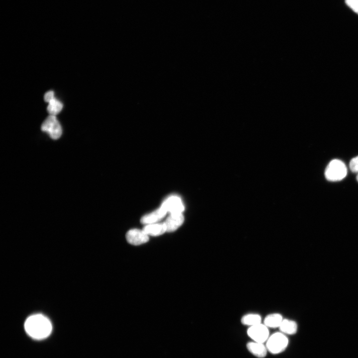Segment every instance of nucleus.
<instances>
[{
	"instance_id": "1",
	"label": "nucleus",
	"mask_w": 358,
	"mask_h": 358,
	"mask_svg": "<svg viewBox=\"0 0 358 358\" xmlns=\"http://www.w3.org/2000/svg\"><path fill=\"white\" fill-rule=\"evenodd\" d=\"M24 329L30 337L41 340L50 335L52 326L48 318L38 314L32 315L27 318L24 323Z\"/></svg>"
},
{
	"instance_id": "2",
	"label": "nucleus",
	"mask_w": 358,
	"mask_h": 358,
	"mask_svg": "<svg viewBox=\"0 0 358 358\" xmlns=\"http://www.w3.org/2000/svg\"><path fill=\"white\" fill-rule=\"evenodd\" d=\"M347 169L345 164L341 160L334 159L328 165L325 171L326 179L331 181H339L347 175Z\"/></svg>"
},
{
	"instance_id": "3",
	"label": "nucleus",
	"mask_w": 358,
	"mask_h": 358,
	"mask_svg": "<svg viewBox=\"0 0 358 358\" xmlns=\"http://www.w3.org/2000/svg\"><path fill=\"white\" fill-rule=\"evenodd\" d=\"M288 344L287 338L280 332L275 333L269 336L266 346L268 352L273 354H277L284 351Z\"/></svg>"
},
{
	"instance_id": "4",
	"label": "nucleus",
	"mask_w": 358,
	"mask_h": 358,
	"mask_svg": "<svg viewBox=\"0 0 358 358\" xmlns=\"http://www.w3.org/2000/svg\"><path fill=\"white\" fill-rule=\"evenodd\" d=\"M41 130L46 132L54 140L59 139L62 134V129L55 115H49L41 125Z\"/></svg>"
},
{
	"instance_id": "5",
	"label": "nucleus",
	"mask_w": 358,
	"mask_h": 358,
	"mask_svg": "<svg viewBox=\"0 0 358 358\" xmlns=\"http://www.w3.org/2000/svg\"><path fill=\"white\" fill-rule=\"evenodd\" d=\"M247 334L254 341L262 343L267 342L269 337L268 327L262 323L250 327Z\"/></svg>"
},
{
	"instance_id": "6",
	"label": "nucleus",
	"mask_w": 358,
	"mask_h": 358,
	"mask_svg": "<svg viewBox=\"0 0 358 358\" xmlns=\"http://www.w3.org/2000/svg\"><path fill=\"white\" fill-rule=\"evenodd\" d=\"M126 238L130 244L137 246L147 242L149 241V235L143 230L133 229L127 232Z\"/></svg>"
},
{
	"instance_id": "7",
	"label": "nucleus",
	"mask_w": 358,
	"mask_h": 358,
	"mask_svg": "<svg viewBox=\"0 0 358 358\" xmlns=\"http://www.w3.org/2000/svg\"><path fill=\"white\" fill-rule=\"evenodd\" d=\"M161 206L171 214L181 213L184 210V206L180 199L174 196L167 199Z\"/></svg>"
},
{
	"instance_id": "8",
	"label": "nucleus",
	"mask_w": 358,
	"mask_h": 358,
	"mask_svg": "<svg viewBox=\"0 0 358 358\" xmlns=\"http://www.w3.org/2000/svg\"><path fill=\"white\" fill-rule=\"evenodd\" d=\"M184 221L181 213H171L164 222L167 232H173L179 228Z\"/></svg>"
},
{
	"instance_id": "9",
	"label": "nucleus",
	"mask_w": 358,
	"mask_h": 358,
	"mask_svg": "<svg viewBox=\"0 0 358 358\" xmlns=\"http://www.w3.org/2000/svg\"><path fill=\"white\" fill-rule=\"evenodd\" d=\"M167 211L162 206L155 211L144 215L141 218V222L144 224L155 223L163 218Z\"/></svg>"
},
{
	"instance_id": "10",
	"label": "nucleus",
	"mask_w": 358,
	"mask_h": 358,
	"mask_svg": "<svg viewBox=\"0 0 358 358\" xmlns=\"http://www.w3.org/2000/svg\"><path fill=\"white\" fill-rule=\"evenodd\" d=\"M247 348L251 354L258 358H263L267 355L268 350L264 343L250 342L247 344Z\"/></svg>"
},
{
	"instance_id": "11",
	"label": "nucleus",
	"mask_w": 358,
	"mask_h": 358,
	"mask_svg": "<svg viewBox=\"0 0 358 358\" xmlns=\"http://www.w3.org/2000/svg\"><path fill=\"white\" fill-rule=\"evenodd\" d=\"M143 230L148 235L153 236L161 235L167 231L164 223L147 224L144 227Z\"/></svg>"
},
{
	"instance_id": "12",
	"label": "nucleus",
	"mask_w": 358,
	"mask_h": 358,
	"mask_svg": "<svg viewBox=\"0 0 358 358\" xmlns=\"http://www.w3.org/2000/svg\"><path fill=\"white\" fill-rule=\"evenodd\" d=\"M282 316L279 313H271L267 315L264 321V324L267 327L272 328H279L282 320Z\"/></svg>"
},
{
	"instance_id": "13",
	"label": "nucleus",
	"mask_w": 358,
	"mask_h": 358,
	"mask_svg": "<svg viewBox=\"0 0 358 358\" xmlns=\"http://www.w3.org/2000/svg\"><path fill=\"white\" fill-rule=\"evenodd\" d=\"M279 328L280 332L284 334L293 335L296 333L297 330V325L293 320L283 319Z\"/></svg>"
},
{
	"instance_id": "14",
	"label": "nucleus",
	"mask_w": 358,
	"mask_h": 358,
	"mask_svg": "<svg viewBox=\"0 0 358 358\" xmlns=\"http://www.w3.org/2000/svg\"><path fill=\"white\" fill-rule=\"evenodd\" d=\"M262 318L258 314L250 313L243 316L241 318V323L250 327L262 323Z\"/></svg>"
},
{
	"instance_id": "15",
	"label": "nucleus",
	"mask_w": 358,
	"mask_h": 358,
	"mask_svg": "<svg viewBox=\"0 0 358 358\" xmlns=\"http://www.w3.org/2000/svg\"><path fill=\"white\" fill-rule=\"evenodd\" d=\"M62 108V103L54 98L49 102L47 110L50 115H55L60 112Z\"/></svg>"
},
{
	"instance_id": "16",
	"label": "nucleus",
	"mask_w": 358,
	"mask_h": 358,
	"mask_svg": "<svg viewBox=\"0 0 358 358\" xmlns=\"http://www.w3.org/2000/svg\"><path fill=\"white\" fill-rule=\"evenodd\" d=\"M345 2L355 12L358 14V0H345Z\"/></svg>"
},
{
	"instance_id": "17",
	"label": "nucleus",
	"mask_w": 358,
	"mask_h": 358,
	"mask_svg": "<svg viewBox=\"0 0 358 358\" xmlns=\"http://www.w3.org/2000/svg\"><path fill=\"white\" fill-rule=\"evenodd\" d=\"M349 166L352 172L358 173V156L351 160Z\"/></svg>"
},
{
	"instance_id": "18",
	"label": "nucleus",
	"mask_w": 358,
	"mask_h": 358,
	"mask_svg": "<svg viewBox=\"0 0 358 358\" xmlns=\"http://www.w3.org/2000/svg\"><path fill=\"white\" fill-rule=\"evenodd\" d=\"M54 93L53 91H49L47 92L44 95V100L46 102H49L51 100L54 99Z\"/></svg>"
},
{
	"instance_id": "19",
	"label": "nucleus",
	"mask_w": 358,
	"mask_h": 358,
	"mask_svg": "<svg viewBox=\"0 0 358 358\" xmlns=\"http://www.w3.org/2000/svg\"><path fill=\"white\" fill-rule=\"evenodd\" d=\"M357 180H358V175H357Z\"/></svg>"
}]
</instances>
